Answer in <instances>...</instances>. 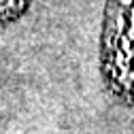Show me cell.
I'll list each match as a JSON object with an SVG mask.
<instances>
[{
    "instance_id": "1",
    "label": "cell",
    "mask_w": 134,
    "mask_h": 134,
    "mask_svg": "<svg viewBox=\"0 0 134 134\" xmlns=\"http://www.w3.org/2000/svg\"><path fill=\"white\" fill-rule=\"evenodd\" d=\"M100 72L111 94L134 107V0H107Z\"/></svg>"
},
{
    "instance_id": "2",
    "label": "cell",
    "mask_w": 134,
    "mask_h": 134,
    "mask_svg": "<svg viewBox=\"0 0 134 134\" xmlns=\"http://www.w3.org/2000/svg\"><path fill=\"white\" fill-rule=\"evenodd\" d=\"M32 0H0V26L15 21L28 9Z\"/></svg>"
}]
</instances>
